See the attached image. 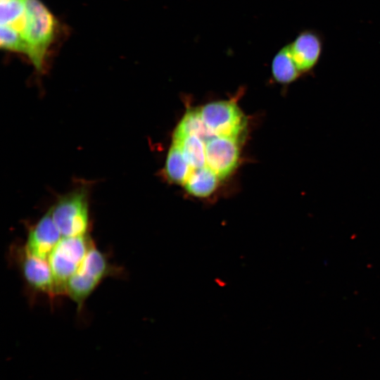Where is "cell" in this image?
Listing matches in <instances>:
<instances>
[{"label":"cell","instance_id":"6da1fadb","mask_svg":"<svg viewBox=\"0 0 380 380\" xmlns=\"http://www.w3.org/2000/svg\"><path fill=\"white\" fill-rule=\"evenodd\" d=\"M26 25L23 33L25 55L42 72L59 33V23L39 0H25Z\"/></svg>","mask_w":380,"mask_h":380},{"label":"cell","instance_id":"7a4b0ae2","mask_svg":"<svg viewBox=\"0 0 380 380\" xmlns=\"http://www.w3.org/2000/svg\"><path fill=\"white\" fill-rule=\"evenodd\" d=\"M49 209L63 237L88 234L90 227L89 186L81 185L58 196Z\"/></svg>","mask_w":380,"mask_h":380},{"label":"cell","instance_id":"3957f363","mask_svg":"<svg viewBox=\"0 0 380 380\" xmlns=\"http://www.w3.org/2000/svg\"><path fill=\"white\" fill-rule=\"evenodd\" d=\"M94 246L89 234L62 237L48 258L58 295H65V286Z\"/></svg>","mask_w":380,"mask_h":380},{"label":"cell","instance_id":"277c9868","mask_svg":"<svg viewBox=\"0 0 380 380\" xmlns=\"http://www.w3.org/2000/svg\"><path fill=\"white\" fill-rule=\"evenodd\" d=\"M117 271L109 262L106 255L93 246L77 271L67 282L65 295L77 304L78 310H80L101 281Z\"/></svg>","mask_w":380,"mask_h":380},{"label":"cell","instance_id":"5b68a950","mask_svg":"<svg viewBox=\"0 0 380 380\" xmlns=\"http://www.w3.org/2000/svg\"><path fill=\"white\" fill-rule=\"evenodd\" d=\"M198 111L203 123L215 136L238 139L245 129L246 118L233 102H211Z\"/></svg>","mask_w":380,"mask_h":380},{"label":"cell","instance_id":"8992f818","mask_svg":"<svg viewBox=\"0 0 380 380\" xmlns=\"http://www.w3.org/2000/svg\"><path fill=\"white\" fill-rule=\"evenodd\" d=\"M17 253L20 270L28 286L51 298L59 296L48 260L30 254L24 247Z\"/></svg>","mask_w":380,"mask_h":380},{"label":"cell","instance_id":"52a82bcc","mask_svg":"<svg viewBox=\"0 0 380 380\" xmlns=\"http://www.w3.org/2000/svg\"><path fill=\"white\" fill-rule=\"evenodd\" d=\"M205 151L206 166L220 179L226 177L236 167L239 156L238 139L213 136L205 141Z\"/></svg>","mask_w":380,"mask_h":380},{"label":"cell","instance_id":"ba28073f","mask_svg":"<svg viewBox=\"0 0 380 380\" xmlns=\"http://www.w3.org/2000/svg\"><path fill=\"white\" fill-rule=\"evenodd\" d=\"M49 209L27 233L24 248L30 254L48 260V258L62 238Z\"/></svg>","mask_w":380,"mask_h":380},{"label":"cell","instance_id":"9c48e42d","mask_svg":"<svg viewBox=\"0 0 380 380\" xmlns=\"http://www.w3.org/2000/svg\"><path fill=\"white\" fill-rule=\"evenodd\" d=\"M324 38L315 30L301 31L289 43L292 57L302 75L310 72L321 57Z\"/></svg>","mask_w":380,"mask_h":380},{"label":"cell","instance_id":"30bf717a","mask_svg":"<svg viewBox=\"0 0 380 380\" xmlns=\"http://www.w3.org/2000/svg\"><path fill=\"white\" fill-rule=\"evenodd\" d=\"M219 178L209 167L194 170L183 185L188 194L198 198H206L217 188Z\"/></svg>","mask_w":380,"mask_h":380},{"label":"cell","instance_id":"8fae6325","mask_svg":"<svg viewBox=\"0 0 380 380\" xmlns=\"http://www.w3.org/2000/svg\"><path fill=\"white\" fill-rule=\"evenodd\" d=\"M272 72L274 80L283 84L294 82L302 75L292 57L289 44L281 48L274 56L272 63Z\"/></svg>","mask_w":380,"mask_h":380},{"label":"cell","instance_id":"7c38bea8","mask_svg":"<svg viewBox=\"0 0 380 380\" xmlns=\"http://www.w3.org/2000/svg\"><path fill=\"white\" fill-rule=\"evenodd\" d=\"M192 171L180 146L172 141L165 160V176L170 182L183 186Z\"/></svg>","mask_w":380,"mask_h":380},{"label":"cell","instance_id":"4fadbf2b","mask_svg":"<svg viewBox=\"0 0 380 380\" xmlns=\"http://www.w3.org/2000/svg\"><path fill=\"white\" fill-rule=\"evenodd\" d=\"M173 141L180 146L192 170L206 167L205 141L196 135H187L173 139Z\"/></svg>","mask_w":380,"mask_h":380},{"label":"cell","instance_id":"5bb4252c","mask_svg":"<svg viewBox=\"0 0 380 380\" xmlns=\"http://www.w3.org/2000/svg\"><path fill=\"white\" fill-rule=\"evenodd\" d=\"M1 25L8 26L23 37L26 25L25 0H8L1 3Z\"/></svg>","mask_w":380,"mask_h":380},{"label":"cell","instance_id":"9a60e30c","mask_svg":"<svg viewBox=\"0 0 380 380\" xmlns=\"http://www.w3.org/2000/svg\"><path fill=\"white\" fill-rule=\"evenodd\" d=\"M187 135H196L204 141L215 136L203 123L198 109L191 110L184 115L174 132L173 139Z\"/></svg>","mask_w":380,"mask_h":380},{"label":"cell","instance_id":"2e32d148","mask_svg":"<svg viewBox=\"0 0 380 380\" xmlns=\"http://www.w3.org/2000/svg\"><path fill=\"white\" fill-rule=\"evenodd\" d=\"M0 45L6 51L25 55L26 48L23 35L8 26L1 25Z\"/></svg>","mask_w":380,"mask_h":380},{"label":"cell","instance_id":"e0dca14e","mask_svg":"<svg viewBox=\"0 0 380 380\" xmlns=\"http://www.w3.org/2000/svg\"><path fill=\"white\" fill-rule=\"evenodd\" d=\"M8 1V0H1V3L5 2V1Z\"/></svg>","mask_w":380,"mask_h":380}]
</instances>
